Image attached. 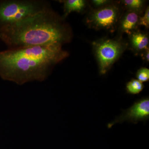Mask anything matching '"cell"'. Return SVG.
<instances>
[{
	"mask_svg": "<svg viewBox=\"0 0 149 149\" xmlns=\"http://www.w3.org/2000/svg\"><path fill=\"white\" fill-rule=\"evenodd\" d=\"M68 56L58 44L8 49L0 52V77L18 85L42 82Z\"/></svg>",
	"mask_w": 149,
	"mask_h": 149,
	"instance_id": "6da1fadb",
	"label": "cell"
},
{
	"mask_svg": "<svg viewBox=\"0 0 149 149\" xmlns=\"http://www.w3.org/2000/svg\"><path fill=\"white\" fill-rule=\"evenodd\" d=\"M68 25L51 7L48 8L0 31V39L8 49L63 45L70 42Z\"/></svg>",
	"mask_w": 149,
	"mask_h": 149,
	"instance_id": "7a4b0ae2",
	"label": "cell"
},
{
	"mask_svg": "<svg viewBox=\"0 0 149 149\" xmlns=\"http://www.w3.org/2000/svg\"><path fill=\"white\" fill-rule=\"evenodd\" d=\"M49 7L45 0H0V31Z\"/></svg>",
	"mask_w": 149,
	"mask_h": 149,
	"instance_id": "3957f363",
	"label": "cell"
},
{
	"mask_svg": "<svg viewBox=\"0 0 149 149\" xmlns=\"http://www.w3.org/2000/svg\"><path fill=\"white\" fill-rule=\"evenodd\" d=\"M93 46L98 61L100 73L102 75L106 74L125 48L124 43L111 39L94 42Z\"/></svg>",
	"mask_w": 149,
	"mask_h": 149,
	"instance_id": "277c9868",
	"label": "cell"
},
{
	"mask_svg": "<svg viewBox=\"0 0 149 149\" xmlns=\"http://www.w3.org/2000/svg\"><path fill=\"white\" fill-rule=\"evenodd\" d=\"M149 119V98L143 97L136 101L129 108L123 110L122 113L114 120L107 124V128H111L116 123L127 122L137 124L140 121Z\"/></svg>",
	"mask_w": 149,
	"mask_h": 149,
	"instance_id": "5b68a950",
	"label": "cell"
},
{
	"mask_svg": "<svg viewBox=\"0 0 149 149\" xmlns=\"http://www.w3.org/2000/svg\"><path fill=\"white\" fill-rule=\"evenodd\" d=\"M118 15L117 7L107 6L93 12L88 18V22L97 29H110L116 24Z\"/></svg>",
	"mask_w": 149,
	"mask_h": 149,
	"instance_id": "8992f818",
	"label": "cell"
},
{
	"mask_svg": "<svg viewBox=\"0 0 149 149\" xmlns=\"http://www.w3.org/2000/svg\"><path fill=\"white\" fill-rule=\"evenodd\" d=\"M139 20V15L136 12L131 11L128 13L121 22V30L125 33H130L136 28Z\"/></svg>",
	"mask_w": 149,
	"mask_h": 149,
	"instance_id": "52a82bcc",
	"label": "cell"
},
{
	"mask_svg": "<svg viewBox=\"0 0 149 149\" xmlns=\"http://www.w3.org/2000/svg\"><path fill=\"white\" fill-rule=\"evenodd\" d=\"M62 2L64 4V14L63 17L64 19L71 13L81 11L85 6V1L83 0H66Z\"/></svg>",
	"mask_w": 149,
	"mask_h": 149,
	"instance_id": "ba28073f",
	"label": "cell"
},
{
	"mask_svg": "<svg viewBox=\"0 0 149 149\" xmlns=\"http://www.w3.org/2000/svg\"><path fill=\"white\" fill-rule=\"evenodd\" d=\"M131 42L134 49L138 51L147 49L149 39L146 35L141 32H136L132 34Z\"/></svg>",
	"mask_w": 149,
	"mask_h": 149,
	"instance_id": "9c48e42d",
	"label": "cell"
},
{
	"mask_svg": "<svg viewBox=\"0 0 149 149\" xmlns=\"http://www.w3.org/2000/svg\"><path fill=\"white\" fill-rule=\"evenodd\" d=\"M145 86L143 83L139 80L133 79L127 83L126 90L127 93L130 95H138L143 91Z\"/></svg>",
	"mask_w": 149,
	"mask_h": 149,
	"instance_id": "30bf717a",
	"label": "cell"
},
{
	"mask_svg": "<svg viewBox=\"0 0 149 149\" xmlns=\"http://www.w3.org/2000/svg\"><path fill=\"white\" fill-rule=\"evenodd\" d=\"M123 2L128 8L136 12L142 8L144 3V1L141 0H125Z\"/></svg>",
	"mask_w": 149,
	"mask_h": 149,
	"instance_id": "8fae6325",
	"label": "cell"
},
{
	"mask_svg": "<svg viewBox=\"0 0 149 149\" xmlns=\"http://www.w3.org/2000/svg\"><path fill=\"white\" fill-rule=\"evenodd\" d=\"M137 80L143 82H148L149 80V70L146 68H142L138 70L136 74Z\"/></svg>",
	"mask_w": 149,
	"mask_h": 149,
	"instance_id": "7c38bea8",
	"label": "cell"
},
{
	"mask_svg": "<svg viewBox=\"0 0 149 149\" xmlns=\"http://www.w3.org/2000/svg\"><path fill=\"white\" fill-rule=\"evenodd\" d=\"M139 25L145 26L147 28L149 27V7L147 8L143 16L139 18Z\"/></svg>",
	"mask_w": 149,
	"mask_h": 149,
	"instance_id": "4fadbf2b",
	"label": "cell"
},
{
	"mask_svg": "<svg viewBox=\"0 0 149 149\" xmlns=\"http://www.w3.org/2000/svg\"><path fill=\"white\" fill-rule=\"evenodd\" d=\"M92 2L94 4V5L97 6H100L107 4L109 2V1H107V0H93L92 1Z\"/></svg>",
	"mask_w": 149,
	"mask_h": 149,
	"instance_id": "5bb4252c",
	"label": "cell"
},
{
	"mask_svg": "<svg viewBox=\"0 0 149 149\" xmlns=\"http://www.w3.org/2000/svg\"><path fill=\"white\" fill-rule=\"evenodd\" d=\"M145 58L146 59V60L148 62L149 60V52L148 49H146V54H145Z\"/></svg>",
	"mask_w": 149,
	"mask_h": 149,
	"instance_id": "9a60e30c",
	"label": "cell"
}]
</instances>
